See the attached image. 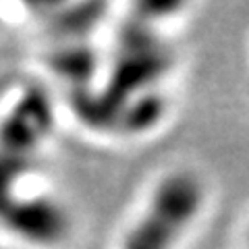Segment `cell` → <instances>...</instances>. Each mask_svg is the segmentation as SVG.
I'll use <instances>...</instances> for the list:
<instances>
[{
  "instance_id": "cell-1",
  "label": "cell",
  "mask_w": 249,
  "mask_h": 249,
  "mask_svg": "<svg viewBox=\"0 0 249 249\" xmlns=\"http://www.w3.org/2000/svg\"><path fill=\"white\" fill-rule=\"evenodd\" d=\"M208 187L193 168L164 170L124 227L116 249H178L199 222Z\"/></svg>"
},
{
  "instance_id": "cell-2",
  "label": "cell",
  "mask_w": 249,
  "mask_h": 249,
  "mask_svg": "<svg viewBox=\"0 0 249 249\" xmlns=\"http://www.w3.org/2000/svg\"><path fill=\"white\" fill-rule=\"evenodd\" d=\"M245 247L249 249V227H247V237H245Z\"/></svg>"
}]
</instances>
